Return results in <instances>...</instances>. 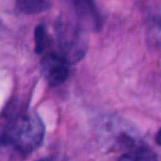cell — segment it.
<instances>
[{
	"label": "cell",
	"mask_w": 161,
	"mask_h": 161,
	"mask_svg": "<svg viewBox=\"0 0 161 161\" xmlns=\"http://www.w3.org/2000/svg\"><path fill=\"white\" fill-rule=\"evenodd\" d=\"M156 142L158 143V145H161V128L157 131V133H156Z\"/></svg>",
	"instance_id": "8"
},
{
	"label": "cell",
	"mask_w": 161,
	"mask_h": 161,
	"mask_svg": "<svg viewBox=\"0 0 161 161\" xmlns=\"http://www.w3.org/2000/svg\"><path fill=\"white\" fill-rule=\"evenodd\" d=\"M47 42V31L43 25H38L35 29V52L42 53L45 48Z\"/></svg>",
	"instance_id": "7"
},
{
	"label": "cell",
	"mask_w": 161,
	"mask_h": 161,
	"mask_svg": "<svg viewBox=\"0 0 161 161\" xmlns=\"http://www.w3.org/2000/svg\"><path fill=\"white\" fill-rule=\"evenodd\" d=\"M117 161H157V155L148 146L135 143Z\"/></svg>",
	"instance_id": "4"
},
{
	"label": "cell",
	"mask_w": 161,
	"mask_h": 161,
	"mask_svg": "<svg viewBox=\"0 0 161 161\" xmlns=\"http://www.w3.org/2000/svg\"><path fill=\"white\" fill-rule=\"evenodd\" d=\"M77 13L82 16H86L88 20L93 21V24L99 25V15L92 3V0H74Z\"/></svg>",
	"instance_id": "6"
},
{
	"label": "cell",
	"mask_w": 161,
	"mask_h": 161,
	"mask_svg": "<svg viewBox=\"0 0 161 161\" xmlns=\"http://www.w3.org/2000/svg\"><path fill=\"white\" fill-rule=\"evenodd\" d=\"M43 135L44 126L42 119L34 112H25L6 127L3 142L25 155L42 143Z\"/></svg>",
	"instance_id": "1"
},
{
	"label": "cell",
	"mask_w": 161,
	"mask_h": 161,
	"mask_svg": "<svg viewBox=\"0 0 161 161\" xmlns=\"http://www.w3.org/2000/svg\"><path fill=\"white\" fill-rule=\"evenodd\" d=\"M42 73L52 87L62 84L69 75L68 62L64 57L48 54L42 60Z\"/></svg>",
	"instance_id": "2"
},
{
	"label": "cell",
	"mask_w": 161,
	"mask_h": 161,
	"mask_svg": "<svg viewBox=\"0 0 161 161\" xmlns=\"http://www.w3.org/2000/svg\"><path fill=\"white\" fill-rule=\"evenodd\" d=\"M18 9L25 14H38L49 9L50 4L48 0H18Z\"/></svg>",
	"instance_id": "5"
},
{
	"label": "cell",
	"mask_w": 161,
	"mask_h": 161,
	"mask_svg": "<svg viewBox=\"0 0 161 161\" xmlns=\"http://www.w3.org/2000/svg\"><path fill=\"white\" fill-rule=\"evenodd\" d=\"M145 15L151 40L161 47V0H153L148 4Z\"/></svg>",
	"instance_id": "3"
}]
</instances>
